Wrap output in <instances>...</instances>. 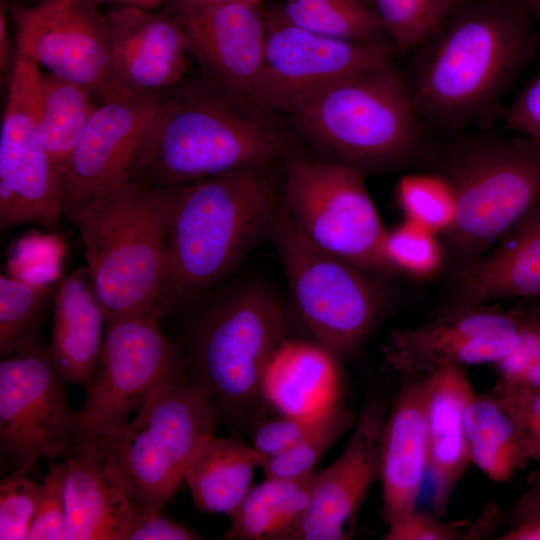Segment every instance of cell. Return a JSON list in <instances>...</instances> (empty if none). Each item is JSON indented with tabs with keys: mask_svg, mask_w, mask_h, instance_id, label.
<instances>
[{
	"mask_svg": "<svg viewBox=\"0 0 540 540\" xmlns=\"http://www.w3.org/2000/svg\"><path fill=\"white\" fill-rule=\"evenodd\" d=\"M269 115L202 76L183 79L165 90L128 180L174 187L284 160L292 145Z\"/></svg>",
	"mask_w": 540,
	"mask_h": 540,
	"instance_id": "1",
	"label": "cell"
},
{
	"mask_svg": "<svg viewBox=\"0 0 540 540\" xmlns=\"http://www.w3.org/2000/svg\"><path fill=\"white\" fill-rule=\"evenodd\" d=\"M276 164L174 186L157 316L162 319L198 300L267 237L281 198Z\"/></svg>",
	"mask_w": 540,
	"mask_h": 540,
	"instance_id": "2",
	"label": "cell"
},
{
	"mask_svg": "<svg viewBox=\"0 0 540 540\" xmlns=\"http://www.w3.org/2000/svg\"><path fill=\"white\" fill-rule=\"evenodd\" d=\"M411 86L420 117L456 126L486 112L529 60L535 34L522 0L462 3Z\"/></svg>",
	"mask_w": 540,
	"mask_h": 540,
	"instance_id": "3",
	"label": "cell"
},
{
	"mask_svg": "<svg viewBox=\"0 0 540 540\" xmlns=\"http://www.w3.org/2000/svg\"><path fill=\"white\" fill-rule=\"evenodd\" d=\"M173 191L127 180L73 221L107 319L154 313L166 276Z\"/></svg>",
	"mask_w": 540,
	"mask_h": 540,
	"instance_id": "4",
	"label": "cell"
},
{
	"mask_svg": "<svg viewBox=\"0 0 540 540\" xmlns=\"http://www.w3.org/2000/svg\"><path fill=\"white\" fill-rule=\"evenodd\" d=\"M289 117L325 159L365 175L401 166L422 148L411 86L392 63L335 85Z\"/></svg>",
	"mask_w": 540,
	"mask_h": 540,
	"instance_id": "5",
	"label": "cell"
},
{
	"mask_svg": "<svg viewBox=\"0 0 540 540\" xmlns=\"http://www.w3.org/2000/svg\"><path fill=\"white\" fill-rule=\"evenodd\" d=\"M219 423L185 364L162 380L124 425L86 443L139 508L160 510L184 482L199 443Z\"/></svg>",
	"mask_w": 540,
	"mask_h": 540,
	"instance_id": "6",
	"label": "cell"
},
{
	"mask_svg": "<svg viewBox=\"0 0 540 540\" xmlns=\"http://www.w3.org/2000/svg\"><path fill=\"white\" fill-rule=\"evenodd\" d=\"M286 338L282 304L261 284L224 294L200 314L181 351L220 422L236 424L265 402L263 376Z\"/></svg>",
	"mask_w": 540,
	"mask_h": 540,
	"instance_id": "7",
	"label": "cell"
},
{
	"mask_svg": "<svg viewBox=\"0 0 540 540\" xmlns=\"http://www.w3.org/2000/svg\"><path fill=\"white\" fill-rule=\"evenodd\" d=\"M456 216L446 233L453 269L477 258L540 203V141L470 138L452 146L439 171Z\"/></svg>",
	"mask_w": 540,
	"mask_h": 540,
	"instance_id": "8",
	"label": "cell"
},
{
	"mask_svg": "<svg viewBox=\"0 0 540 540\" xmlns=\"http://www.w3.org/2000/svg\"><path fill=\"white\" fill-rule=\"evenodd\" d=\"M266 238L276 249L296 312L314 341L338 356L353 351L384 305L374 274L306 240L281 198Z\"/></svg>",
	"mask_w": 540,
	"mask_h": 540,
	"instance_id": "9",
	"label": "cell"
},
{
	"mask_svg": "<svg viewBox=\"0 0 540 540\" xmlns=\"http://www.w3.org/2000/svg\"><path fill=\"white\" fill-rule=\"evenodd\" d=\"M281 203L297 231L317 248L372 274L392 273L383 257L386 230L365 174L332 160L291 153Z\"/></svg>",
	"mask_w": 540,
	"mask_h": 540,
	"instance_id": "10",
	"label": "cell"
},
{
	"mask_svg": "<svg viewBox=\"0 0 540 540\" xmlns=\"http://www.w3.org/2000/svg\"><path fill=\"white\" fill-rule=\"evenodd\" d=\"M96 369L76 415L77 442H95L124 425L168 375L186 364L153 312L107 319Z\"/></svg>",
	"mask_w": 540,
	"mask_h": 540,
	"instance_id": "11",
	"label": "cell"
},
{
	"mask_svg": "<svg viewBox=\"0 0 540 540\" xmlns=\"http://www.w3.org/2000/svg\"><path fill=\"white\" fill-rule=\"evenodd\" d=\"M266 22L263 61L250 99L269 114L291 116L335 85L392 63L397 51L389 39L355 42L314 33L277 11Z\"/></svg>",
	"mask_w": 540,
	"mask_h": 540,
	"instance_id": "12",
	"label": "cell"
},
{
	"mask_svg": "<svg viewBox=\"0 0 540 540\" xmlns=\"http://www.w3.org/2000/svg\"><path fill=\"white\" fill-rule=\"evenodd\" d=\"M49 348L38 341L0 362V452L12 472L70 455L76 415Z\"/></svg>",
	"mask_w": 540,
	"mask_h": 540,
	"instance_id": "13",
	"label": "cell"
},
{
	"mask_svg": "<svg viewBox=\"0 0 540 540\" xmlns=\"http://www.w3.org/2000/svg\"><path fill=\"white\" fill-rule=\"evenodd\" d=\"M40 67L16 54L0 130V229L54 226L63 215V172L41 144L35 122Z\"/></svg>",
	"mask_w": 540,
	"mask_h": 540,
	"instance_id": "14",
	"label": "cell"
},
{
	"mask_svg": "<svg viewBox=\"0 0 540 540\" xmlns=\"http://www.w3.org/2000/svg\"><path fill=\"white\" fill-rule=\"evenodd\" d=\"M526 306H483L433 315L423 324L394 330L382 346L383 364L402 382L422 380L440 368L498 364L520 345Z\"/></svg>",
	"mask_w": 540,
	"mask_h": 540,
	"instance_id": "15",
	"label": "cell"
},
{
	"mask_svg": "<svg viewBox=\"0 0 540 540\" xmlns=\"http://www.w3.org/2000/svg\"><path fill=\"white\" fill-rule=\"evenodd\" d=\"M164 91L99 98L64 170L63 215L72 222L127 181Z\"/></svg>",
	"mask_w": 540,
	"mask_h": 540,
	"instance_id": "16",
	"label": "cell"
},
{
	"mask_svg": "<svg viewBox=\"0 0 540 540\" xmlns=\"http://www.w3.org/2000/svg\"><path fill=\"white\" fill-rule=\"evenodd\" d=\"M16 54L46 72L82 84L96 98L110 73V38L106 15L87 0H39L13 3Z\"/></svg>",
	"mask_w": 540,
	"mask_h": 540,
	"instance_id": "17",
	"label": "cell"
},
{
	"mask_svg": "<svg viewBox=\"0 0 540 540\" xmlns=\"http://www.w3.org/2000/svg\"><path fill=\"white\" fill-rule=\"evenodd\" d=\"M383 408L366 404L340 456L315 472L306 511L290 540H346L353 536L361 507L380 477Z\"/></svg>",
	"mask_w": 540,
	"mask_h": 540,
	"instance_id": "18",
	"label": "cell"
},
{
	"mask_svg": "<svg viewBox=\"0 0 540 540\" xmlns=\"http://www.w3.org/2000/svg\"><path fill=\"white\" fill-rule=\"evenodd\" d=\"M177 4L176 18L202 77L232 96L251 101L265 51L266 17L255 5Z\"/></svg>",
	"mask_w": 540,
	"mask_h": 540,
	"instance_id": "19",
	"label": "cell"
},
{
	"mask_svg": "<svg viewBox=\"0 0 540 540\" xmlns=\"http://www.w3.org/2000/svg\"><path fill=\"white\" fill-rule=\"evenodd\" d=\"M106 17L111 64L97 99L117 92H161L184 79L192 56L176 17L130 6H121Z\"/></svg>",
	"mask_w": 540,
	"mask_h": 540,
	"instance_id": "20",
	"label": "cell"
},
{
	"mask_svg": "<svg viewBox=\"0 0 540 540\" xmlns=\"http://www.w3.org/2000/svg\"><path fill=\"white\" fill-rule=\"evenodd\" d=\"M497 245L452 269L434 315L540 297V203Z\"/></svg>",
	"mask_w": 540,
	"mask_h": 540,
	"instance_id": "21",
	"label": "cell"
},
{
	"mask_svg": "<svg viewBox=\"0 0 540 540\" xmlns=\"http://www.w3.org/2000/svg\"><path fill=\"white\" fill-rule=\"evenodd\" d=\"M428 471L425 384L402 382L385 418L380 446L381 515L393 526L417 508Z\"/></svg>",
	"mask_w": 540,
	"mask_h": 540,
	"instance_id": "22",
	"label": "cell"
},
{
	"mask_svg": "<svg viewBox=\"0 0 540 540\" xmlns=\"http://www.w3.org/2000/svg\"><path fill=\"white\" fill-rule=\"evenodd\" d=\"M424 384L431 512L444 518L452 495L471 463L464 413L475 391L461 366L440 368L424 378Z\"/></svg>",
	"mask_w": 540,
	"mask_h": 540,
	"instance_id": "23",
	"label": "cell"
},
{
	"mask_svg": "<svg viewBox=\"0 0 540 540\" xmlns=\"http://www.w3.org/2000/svg\"><path fill=\"white\" fill-rule=\"evenodd\" d=\"M337 356L316 341L286 338L265 370L264 401L279 414L301 418H317L343 405Z\"/></svg>",
	"mask_w": 540,
	"mask_h": 540,
	"instance_id": "24",
	"label": "cell"
},
{
	"mask_svg": "<svg viewBox=\"0 0 540 540\" xmlns=\"http://www.w3.org/2000/svg\"><path fill=\"white\" fill-rule=\"evenodd\" d=\"M63 460L67 540H127L137 504L93 445L78 443Z\"/></svg>",
	"mask_w": 540,
	"mask_h": 540,
	"instance_id": "25",
	"label": "cell"
},
{
	"mask_svg": "<svg viewBox=\"0 0 540 540\" xmlns=\"http://www.w3.org/2000/svg\"><path fill=\"white\" fill-rule=\"evenodd\" d=\"M53 305L52 362L66 384L85 387L98 364L107 323L87 267L60 282Z\"/></svg>",
	"mask_w": 540,
	"mask_h": 540,
	"instance_id": "26",
	"label": "cell"
},
{
	"mask_svg": "<svg viewBox=\"0 0 540 540\" xmlns=\"http://www.w3.org/2000/svg\"><path fill=\"white\" fill-rule=\"evenodd\" d=\"M261 466L262 460L252 446L212 433L194 451L184 482L198 510L231 516L251 489L255 470Z\"/></svg>",
	"mask_w": 540,
	"mask_h": 540,
	"instance_id": "27",
	"label": "cell"
},
{
	"mask_svg": "<svg viewBox=\"0 0 540 540\" xmlns=\"http://www.w3.org/2000/svg\"><path fill=\"white\" fill-rule=\"evenodd\" d=\"M464 424L471 463L491 481L508 482L531 461L515 412L493 391L474 393L465 409Z\"/></svg>",
	"mask_w": 540,
	"mask_h": 540,
	"instance_id": "28",
	"label": "cell"
},
{
	"mask_svg": "<svg viewBox=\"0 0 540 540\" xmlns=\"http://www.w3.org/2000/svg\"><path fill=\"white\" fill-rule=\"evenodd\" d=\"M315 472L298 478L265 477L230 516L229 540H290L307 509Z\"/></svg>",
	"mask_w": 540,
	"mask_h": 540,
	"instance_id": "29",
	"label": "cell"
},
{
	"mask_svg": "<svg viewBox=\"0 0 540 540\" xmlns=\"http://www.w3.org/2000/svg\"><path fill=\"white\" fill-rule=\"evenodd\" d=\"M95 98L88 87L40 68L35 103L36 131L63 175L69 157L97 107Z\"/></svg>",
	"mask_w": 540,
	"mask_h": 540,
	"instance_id": "30",
	"label": "cell"
},
{
	"mask_svg": "<svg viewBox=\"0 0 540 540\" xmlns=\"http://www.w3.org/2000/svg\"><path fill=\"white\" fill-rule=\"evenodd\" d=\"M277 12L298 27L331 38L389 39L369 0H285Z\"/></svg>",
	"mask_w": 540,
	"mask_h": 540,
	"instance_id": "31",
	"label": "cell"
},
{
	"mask_svg": "<svg viewBox=\"0 0 540 540\" xmlns=\"http://www.w3.org/2000/svg\"><path fill=\"white\" fill-rule=\"evenodd\" d=\"M53 288L0 276V355L18 352L37 340V329Z\"/></svg>",
	"mask_w": 540,
	"mask_h": 540,
	"instance_id": "32",
	"label": "cell"
},
{
	"mask_svg": "<svg viewBox=\"0 0 540 540\" xmlns=\"http://www.w3.org/2000/svg\"><path fill=\"white\" fill-rule=\"evenodd\" d=\"M397 51L424 43L443 27L455 9L454 0H369Z\"/></svg>",
	"mask_w": 540,
	"mask_h": 540,
	"instance_id": "33",
	"label": "cell"
},
{
	"mask_svg": "<svg viewBox=\"0 0 540 540\" xmlns=\"http://www.w3.org/2000/svg\"><path fill=\"white\" fill-rule=\"evenodd\" d=\"M396 197L405 218L436 234H446L456 216L455 194L439 172L408 174L400 178Z\"/></svg>",
	"mask_w": 540,
	"mask_h": 540,
	"instance_id": "34",
	"label": "cell"
},
{
	"mask_svg": "<svg viewBox=\"0 0 540 540\" xmlns=\"http://www.w3.org/2000/svg\"><path fill=\"white\" fill-rule=\"evenodd\" d=\"M356 419L345 404L326 413L295 445L263 463L265 477L298 478L312 473L331 446L354 426Z\"/></svg>",
	"mask_w": 540,
	"mask_h": 540,
	"instance_id": "35",
	"label": "cell"
},
{
	"mask_svg": "<svg viewBox=\"0 0 540 540\" xmlns=\"http://www.w3.org/2000/svg\"><path fill=\"white\" fill-rule=\"evenodd\" d=\"M438 234L410 220L386 230L382 251L392 272L414 278H430L444 265L445 253Z\"/></svg>",
	"mask_w": 540,
	"mask_h": 540,
	"instance_id": "36",
	"label": "cell"
},
{
	"mask_svg": "<svg viewBox=\"0 0 540 540\" xmlns=\"http://www.w3.org/2000/svg\"><path fill=\"white\" fill-rule=\"evenodd\" d=\"M41 485L14 471L0 482V539L24 540L36 514Z\"/></svg>",
	"mask_w": 540,
	"mask_h": 540,
	"instance_id": "37",
	"label": "cell"
},
{
	"mask_svg": "<svg viewBox=\"0 0 540 540\" xmlns=\"http://www.w3.org/2000/svg\"><path fill=\"white\" fill-rule=\"evenodd\" d=\"M28 540H67L65 463H52L46 474Z\"/></svg>",
	"mask_w": 540,
	"mask_h": 540,
	"instance_id": "38",
	"label": "cell"
},
{
	"mask_svg": "<svg viewBox=\"0 0 540 540\" xmlns=\"http://www.w3.org/2000/svg\"><path fill=\"white\" fill-rule=\"evenodd\" d=\"M494 393L512 407L521 425L531 461L537 468L528 478L529 487L540 489V387H527L499 381Z\"/></svg>",
	"mask_w": 540,
	"mask_h": 540,
	"instance_id": "39",
	"label": "cell"
},
{
	"mask_svg": "<svg viewBox=\"0 0 540 540\" xmlns=\"http://www.w3.org/2000/svg\"><path fill=\"white\" fill-rule=\"evenodd\" d=\"M385 540H473L474 521L445 522L432 512L417 509L401 522L387 527Z\"/></svg>",
	"mask_w": 540,
	"mask_h": 540,
	"instance_id": "40",
	"label": "cell"
},
{
	"mask_svg": "<svg viewBox=\"0 0 540 540\" xmlns=\"http://www.w3.org/2000/svg\"><path fill=\"white\" fill-rule=\"evenodd\" d=\"M325 415V414H324ZM323 415V416H324ZM301 418L282 415L260 422L251 445L263 463L295 445L308 434L323 417Z\"/></svg>",
	"mask_w": 540,
	"mask_h": 540,
	"instance_id": "41",
	"label": "cell"
},
{
	"mask_svg": "<svg viewBox=\"0 0 540 540\" xmlns=\"http://www.w3.org/2000/svg\"><path fill=\"white\" fill-rule=\"evenodd\" d=\"M203 539L191 528L163 514L160 510H137L127 540H195Z\"/></svg>",
	"mask_w": 540,
	"mask_h": 540,
	"instance_id": "42",
	"label": "cell"
},
{
	"mask_svg": "<svg viewBox=\"0 0 540 540\" xmlns=\"http://www.w3.org/2000/svg\"><path fill=\"white\" fill-rule=\"evenodd\" d=\"M509 129L540 141V74L520 92L505 114Z\"/></svg>",
	"mask_w": 540,
	"mask_h": 540,
	"instance_id": "43",
	"label": "cell"
},
{
	"mask_svg": "<svg viewBox=\"0 0 540 540\" xmlns=\"http://www.w3.org/2000/svg\"><path fill=\"white\" fill-rule=\"evenodd\" d=\"M497 540H540V489L531 488L514 503L508 524Z\"/></svg>",
	"mask_w": 540,
	"mask_h": 540,
	"instance_id": "44",
	"label": "cell"
},
{
	"mask_svg": "<svg viewBox=\"0 0 540 540\" xmlns=\"http://www.w3.org/2000/svg\"><path fill=\"white\" fill-rule=\"evenodd\" d=\"M10 41L8 34V24L6 17L5 4L1 2L0 5V67L1 71H6L9 65L10 59Z\"/></svg>",
	"mask_w": 540,
	"mask_h": 540,
	"instance_id": "45",
	"label": "cell"
},
{
	"mask_svg": "<svg viewBox=\"0 0 540 540\" xmlns=\"http://www.w3.org/2000/svg\"><path fill=\"white\" fill-rule=\"evenodd\" d=\"M176 3L188 5H213V4H246L257 6L261 0H175Z\"/></svg>",
	"mask_w": 540,
	"mask_h": 540,
	"instance_id": "46",
	"label": "cell"
},
{
	"mask_svg": "<svg viewBox=\"0 0 540 540\" xmlns=\"http://www.w3.org/2000/svg\"><path fill=\"white\" fill-rule=\"evenodd\" d=\"M91 2L107 1L118 3L121 6L139 7L145 9H153L159 5L163 0H87Z\"/></svg>",
	"mask_w": 540,
	"mask_h": 540,
	"instance_id": "47",
	"label": "cell"
},
{
	"mask_svg": "<svg viewBox=\"0 0 540 540\" xmlns=\"http://www.w3.org/2000/svg\"><path fill=\"white\" fill-rule=\"evenodd\" d=\"M530 15L540 23V0H522Z\"/></svg>",
	"mask_w": 540,
	"mask_h": 540,
	"instance_id": "48",
	"label": "cell"
},
{
	"mask_svg": "<svg viewBox=\"0 0 540 540\" xmlns=\"http://www.w3.org/2000/svg\"><path fill=\"white\" fill-rule=\"evenodd\" d=\"M455 3H471V2H482V1H492V0H454Z\"/></svg>",
	"mask_w": 540,
	"mask_h": 540,
	"instance_id": "49",
	"label": "cell"
},
{
	"mask_svg": "<svg viewBox=\"0 0 540 540\" xmlns=\"http://www.w3.org/2000/svg\"><path fill=\"white\" fill-rule=\"evenodd\" d=\"M535 307H536V309H537V312H538L539 315H540V303L535 304Z\"/></svg>",
	"mask_w": 540,
	"mask_h": 540,
	"instance_id": "50",
	"label": "cell"
}]
</instances>
